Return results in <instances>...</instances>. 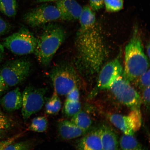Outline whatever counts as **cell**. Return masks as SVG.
I'll use <instances>...</instances> for the list:
<instances>
[{
  "instance_id": "cell-1",
  "label": "cell",
  "mask_w": 150,
  "mask_h": 150,
  "mask_svg": "<svg viewBox=\"0 0 150 150\" xmlns=\"http://www.w3.org/2000/svg\"><path fill=\"white\" fill-rule=\"evenodd\" d=\"M80 28L76 42L82 66L91 74L98 72L105 57L104 42L96 23L94 12L89 8L82 10L79 19Z\"/></svg>"
},
{
  "instance_id": "cell-2",
  "label": "cell",
  "mask_w": 150,
  "mask_h": 150,
  "mask_svg": "<svg viewBox=\"0 0 150 150\" xmlns=\"http://www.w3.org/2000/svg\"><path fill=\"white\" fill-rule=\"evenodd\" d=\"M125 65L123 77L134 81L149 70V58L144 50L139 31L136 28L125 48Z\"/></svg>"
},
{
  "instance_id": "cell-3",
  "label": "cell",
  "mask_w": 150,
  "mask_h": 150,
  "mask_svg": "<svg viewBox=\"0 0 150 150\" xmlns=\"http://www.w3.org/2000/svg\"><path fill=\"white\" fill-rule=\"evenodd\" d=\"M67 34L59 24L50 23L44 26L38 38L35 54L41 64L48 66L61 45L64 42Z\"/></svg>"
},
{
  "instance_id": "cell-4",
  "label": "cell",
  "mask_w": 150,
  "mask_h": 150,
  "mask_svg": "<svg viewBox=\"0 0 150 150\" xmlns=\"http://www.w3.org/2000/svg\"><path fill=\"white\" fill-rule=\"evenodd\" d=\"M54 91L58 95L66 96L71 90L78 87L79 79L74 67L63 62L54 67L49 74Z\"/></svg>"
},
{
  "instance_id": "cell-5",
  "label": "cell",
  "mask_w": 150,
  "mask_h": 150,
  "mask_svg": "<svg viewBox=\"0 0 150 150\" xmlns=\"http://www.w3.org/2000/svg\"><path fill=\"white\" fill-rule=\"evenodd\" d=\"M37 38L29 30L25 27L3 39L2 44L16 55H25L34 53Z\"/></svg>"
},
{
  "instance_id": "cell-6",
  "label": "cell",
  "mask_w": 150,
  "mask_h": 150,
  "mask_svg": "<svg viewBox=\"0 0 150 150\" xmlns=\"http://www.w3.org/2000/svg\"><path fill=\"white\" fill-rule=\"evenodd\" d=\"M32 63L25 58L12 60L5 63L0 68V75L9 87L23 83L29 77Z\"/></svg>"
},
{
  "instance_id": "cell-7",
  "label": "cell",
  "mask_w": 150,
  "mask_h": 150,
  "mask_svg": "<svg viewBox=\"0 0 150 150\" xmlns=\"http://www.w3.org/2000/svg\"><path fill=\"white\" fill-rule=\"evenodd\" d=\"M47 88L28 86L22 95V114L24 121L42 109L45 103Z\"/></svg>"
},
{
  "instance_id": "cell-8",
  "label": "cell",
  "mask_w": 150,
  "mask_h": 150,
  "mask_svg": "<svg viewBox=\"0 0 150 150\" xmlns=\"http://www.w3.org/2000/svg\"><path fill=\"white\" fill-rule=\"evenodd\" d=\"M116 99L131 110L140 109L142 103L141 97L122 76L114 82L110 89Z\"/></svg>"
},
{
  "instance_id": "cell-9",
  "label": "cell",
  "mask_w": 150,
  "mask_h": 150,
  "mask_svg": "<svg viewBox=\"0 0 150 150\" xmlns=\"http://www.w3.org/2000/svg\"><path fill=\"white\" fill-rule=\"evenodd\" d=\"M61 19L60 14L56 6L44 4L31 9L24 15L23 20L30 27H41Z\"/></svg>"
},
{
  "instance_id": "cell-10",
  "label": "cell",
  "mask_w": 150,
  "mask_h": 150,
  "mask_svg": "<svg viewBox=\"0 0 150 150\" xmlns=\"http://www.w3.org/2000/svg\"><path fill=\"white\" fill-rule=\"evenodd\" d=\"M123 69L119 57L106 63L99 73L96 85L91 97L94 96L98 91L110 89L112 84L123 74Z\"/></svg>"
},
{
  "instance_id": "cell-11",
  "label": "cell",
  "mask_w": 150,
  "mask_h": 150,
  "mask_svg": "<svg viewBox=\"0 0 150 150\" xmlns=\"http://www.w3.org/2000/svg\"><path fill=\"white\" fill-rule=\"evenodd\" d=\"M107 117L114 126L125 134L134 135L141 126L142 117L140 109L132 110L127 115L111 114H108Z\"/></svg>"
},
{
  "instance_id": "cell-12",
  "label": "cell",
  "mask_w": 150,
  "mask_h": 150,
  "mask_svg": "<svg viewBox=\"0 0 150 150\" xmlns=\"http://www.w3.org/2000/svg\"><path fill=\"white\" fill-rule=\"evenodd\" d=\"M56 6L60 14L61 19L67 21L79 19L82 9L75 0H58Z\"/></svg>"
},
{
  "instance_id": "cell-13",
  "label": "cell",
  "mask_w": 150,
  "mask_h": 150,
  "mask_svg": "<svg viewBox=\"0 0 150 150\" xmlns=\"http://www.w3.org/2000/svg\"><path fill=\"white\" fill-rule=\"evenodd\" d=\"M59 136L62 139L68 140L83 136L87 132L80 129L71 121L61 120L57 124Z\"/></svg>"
},
{
  "instance_id": "cell-14",
  "label": "cell",
  "mask_w": 150,
  "mask_h": 150,
  "mask_svg": "<svg viewBox=\"0 0 150 150\" xmlns=\"http://www.w3.org/2000/svg\"><path fill=\"white\" fill-rule=\"evenodd\" d=\"M77 150H103L98 128L87 132L78 141Z\"/></svg>"
},
{
  "instance_id": "cell-15",
  "label": "cell",
  "mask_w": 150,
  "mask_h": 150,
  "mask_svg": "<svg viewBox=\"0 0 150 150\" xmlns=\"http://www.w3.org/2000/svg\"><path fill=\"white\" fill-rule=\"evenodd\" d=\"M98 129L103 150H119V140L111 127L103 125Z\"/></svg>"
},
{
  "instance_id": "cell-16",
  "label": "cell",
  "mask_w": 150,
  "mask_h": 150,
  "mask_svg": "<svg viewBox=\"0 0 150 150\" xmlns=\"http://www.w3.org/2000/svg\"><path fill=\"white\" fill-rule=\"evenodd\" d=\"M0 103L4 109L12 112L21 108L22 95L18 88L8 92L1 98Z\"/></svg>"
},
{
  "instance_id": "cell-17",
  "label": "cell",
  "mask_w": 150,
  "mask_h": 150,
  "mask_svg": "<svg viewBox=\"0 0 150 150\" xmlns=\"http://www.w3.org/2000/svg\"><path fill=\"white\" fill-rule=\"evenodd\" d=\"M119 150H146L134 135L124 134L119 140Z\"/></svg>"
},
{
  "instance_id": "cell-18",
  "label": "cell",
  "mask_w": 150,
  "mask_h": 150,
  "mask_svg": "<svg viewBox=\"0 0 150 150\" xmlns=\"http://www.w3.org/2000/svg\"><path fill=\"white\" fill-rule=\"evenodd\" d=\"M72 117L71 121L86 132L89 130L92 125L93 122L91 118L83 110H80Z\"/></svg>"
},
{
  "instance_id": "cell-19",
  "label": "cell",
  "mask_w": 150,
  "mask_h": 150,
  "mask_svg": "<svg viewBox=\"0 0 150 150\" xmlns=\"http://www.w3.org/2000/svg\"><path fill=\"white\" fill-rule=\"evenodd\" d=\"M62 102L59 95L54 91L50 98L47 101L45 105L46 113L49 115H56L60 110Z\"/></svg>"
},
{
  "instance_id": "cell-20",
  "label": "cell",
  "mask_w": 150,
  "mask_h": 150,
  "mask_svg": "<svg viewBox=\"0 0 150 150\" xmlns=\"http://www.w3.org/2000/svg\"><path fill=\"white\" fill-rule=\"evenodd\" d=\"M17 8L16 0H0V10L8 17L16 16Z\"/></svg>"
},
{
  "instance_id": "cell-21",
  "label": "cell",
  "mask_w": 150,
  "mask_h": 150,
  "mask_svg": "<svg viewBox=\"0 0 150 150\" xmlns=\"http://www.w3.org/2000/svg\"><path fill=\"white\" fill-rule=\"evenodd\" d=\"M48 122L45 116H39L34 118L28 127V130L34 132L42 133L48 129Z\"/></svg>"
},
{
  "instance_id": "cell-22",
  "label": "cell",
  "mask_w": 150,
  "mask_h": 150,
  "mask_svg": "<svg viewBox=\"0 0 150 150\" xmlns=\"http://www.w3.org/2000/svg\"><path fill=\"white\" fill-rule=\"evenodd\" d=\"M81 106L79 101L72 102L66 100L63 107V113L67 117H72L80 111Z\"/></svg>"
},
{
  "instance_id": "cell-23",
  "label": "cell",
  "mask_w": 150,
  "mask_h": 150,
  "mask_svg": "<svg viewBox=\"0 0 150 150\" xmlns=\"http://www.w3.org/2000/svg\"><path fill=\"white\" fill-rule=\"evenodd\" d=\"M35 144V142L31 140L14 142L7 146L3 150H31Z\"/></svg>"
},
{
  "instance_id": "cell-24",
  "label": "cell",
  "mask_w": 150,
  "mask_h": 150,
  "mask_svg": "<svg viewBox=\"0 0 150 150\" xmlns=\"http://www.w3.org/2000/svg\"><path fill=\"white\" fill-rule=\"evenodd\" d=\"M104 5L108 12H118L123 8V0H104Z\"/></svg>"
},
{
  "instance_id": "cell-25",
  "label": "cell",
  "mask_w": 150,
  "mask_h": 150,
  "mask_svg": "<svg viewBox=\"0 0 150 150\" xmlns=\"http://www.w3.org/2000/svg\"><path fill=\"white\" fill-rule=\"evenodd\" d=\"M140 87L142 89L150 86V70L142 74L138 78Z\"/></svg>"
},
{
  "instance_id": "cell-26",
  "label": "cell",
  "mask_w": 150,
  "mask_h": 150,
  "mask_svg": "<svg viewBox=\"0 0 150 150\" xmlns=\"http://www.w3.org/2000/svg\"><path fill=\"white\" fill-rule=\"evenodd\" d=\"M12 123L9 118L0 112V130H7L12 126Z\"/></svg>"
},
{
  "instance_id": "cell-27",
  "label": "cell",
  "mask_w": 150,
  "mask_h": 150,
  "mask_svg": "<svg viewBox=\"0 0 150 150\" xmlns=\"http://www.w3.org/2000/svg\"><path fill=\"white\" fill-rule=\"evenodd\" d=\"M66 100L72 102L79 101L80 93L78 87L74 88L66 95Z\"/></svg>"
},
{
  "instance_id": "cell-28",
  "label": "cell",
  "mask_w": 150,
  "mask_h": 150,
  "mask_svg": "<svg viewBox=\"0 0 150 150\" xmlns=\"http://www.w3.org/2000/svg\"><path fill=\"white\" fill-rule=\"evenodd\" d=\"M142 103H143L147 109H149L150 105V86L143 89Z\"/></svg>"
},
{
  "instance_id": "cell-29",
  "label": "cell",
  "mask_w": 150,
  "mask_h": 150,
  "mask_svg": "<svg viewBox=\"0 0 150 150\" xmlns=\"http://www.w3.org/2000/svg\"><path fill=\"white\" fill-rule=\"evenodd\" d=\"M11 29V26L8 22L0 17V36L8 33Z\"/></svg>"
},
{
  "instance_id": "cell-30",
  "label": "cell",
  "mask_w": 150,
  "mask_h": 150,
  "mask_svg": "<svg viewBox=\"0 0 150 150\" xmlns=\"http://www.w3.org/2000/svg\"><path fill=\"white\" fill-rule=\"evenodd\" d=\"M89 7L94 11H98L104 6V0H89Z\"/></svg>"
},
{
  "instance_id": "cell-31",
  "label": "cell",
  "mask_w": 150,
  "mask_h": 150,
  "mask_svg": "<svg viewBox=\"0 0 150 150\" xmlns=\"http://www.w3.org/2000/svg\"><path fill=\"white\" fill-rule=\"evenodd\" d=\"M19 138V136L16 134L6 139L0 141V150H3L7 146L16 142Z\"/></svg>"
},
{
  "instance_id": "cell-32",
  "label": "cell",
  "mask_w": 150,
  "mask_h": 150,
  "mask_svg": "<svg viewBox=\"0 0 150 150\" xmlns=\"http://www.w3.org/2000/svg\"><path fill=\"white\" fill-rule=\"evenodd\" d=\"M9 87L0 75V96L7 91Z\"/></svg>"
},
{
  "instance_id": "cell-33",
  "label": "cell",
  "mask_w": 150,
  "mask_h": 150,
  "mask_svg": "<svg viewBox=\"0 0 150 150\" xmlns=\"http://www.w3.org/2000/svg\"><path fill=\"white\" fill-rule=\"evenodd\" d=\"M4 47L3 45L0 43V63L2 61L4 56Z\"/></svg>"
},
{
  "instance_id": "cell-34",
  "label": "cell",
  "mask_w": 150,
  "mask_h": 150,
  "mask_svg": "<svg viewBox=\"0 0 150 150\" xmlns=\"http://www.w3.org/2000/svg\"><path fill=\"white\" fill-rule=\"evenodd\" d=\"M5 130H0V141L4 138L6 134V131Z\"/></svg>"
},
{
  "instance_id": "cell-35",
  "label": "cell",
  "mask_w": 150,
  "mask_h": 150,
  "mask_svg": "<svg viewBox=\"0 0 150 150\" xmlns=\"http://www.w3.org/2000/svg\"><path fill=\"white\" fill-rule=\"evenodd\" d=\"M150 44L149 43L148 44L147 47H146V51H147V57L149 59L150 58Z\"/></svg>"
},
{
  "instance_id": "cell-36",
  "label": "cell",
  "mask_w": 150,
  "mask_h": 150,
  "mask_svg": "<svg viewBox=\"0 0 150 150\" xmlns=\"http://www.w3.org/2000/svg\"><path fill=\"white\" fill-rule=\"evenodd\" d=\"M38 2V3H46L48 2L57 1L58 0H37Z\"/></svg>"
}]
</instances>
